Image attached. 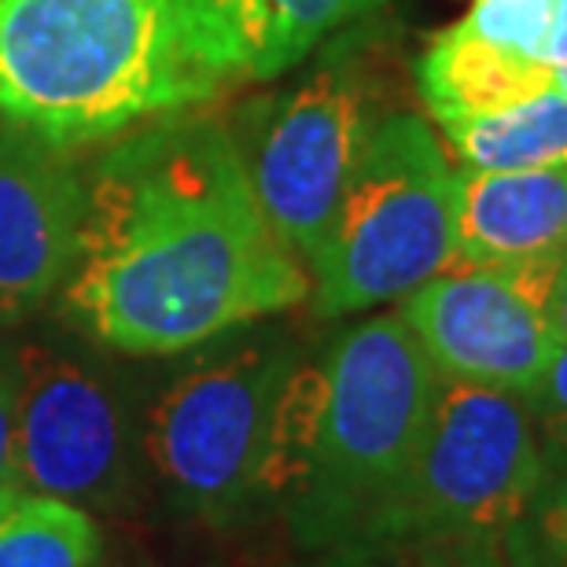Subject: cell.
I'll return each mask as SVG.
<instances>
[{
  "mask_svg": "<svg viewBox=\"0 0 567 567\" xmlns=\"http://www.w3.org/2000/svg\"><path fill=\"white\" fill-rule=\"evenodd\" d=\"M66 306L96 343L163 358L310 299L258 207L236 141L181 118L115 144L89 181Z\"/></svg>",
  "mask_w": 567,
  "mask_h": 567,
  "instance_id": "obj_1",
  "label": "cell"
},
{
  "mask_svg": "<svg viewBox=\"0 0 567 567\" xmlns=\"http://www.w3.org/2000/svg\"><path fill=\"white\" fill-rule=\"evenodd\" d=\"M236 74L210 0H0V115L63 147L196 107Z\"/></svg>",
  "mask_w": 567,
  "mask_h": 567,
  "instance_id": "obj_2",
  "label": "cell"
},
{
  "mask_svg": "<svg viewBox=\"0 0 567 567\" xmlns=\"http://www.w3.org/2000/svg\"><path fill=\"white\" fill-rule=\"evenodd\" d=\"M439 372L399 310L302 361L284 416L277 513L306 553H361L413 468Z\"/></svg>",
  "mask_w": 567,
  "mask_h": 567,
  "instance_id": "obj_3",
  "label": "cell"
},
{
  "mask_svg": "<svg viewBox=\"0 0 567 567\" xmlns=\"http://www.w3.org/2000/svg\"><path fill=\"white\" fill-rule=\"evenodd\" d=\"M214 343L141 410L137 453L169 508L233 527L277 508L284 416L306 358L277 328Z\"/></svg>",
  "mask_w": 567,
  "mask_h": 567,
  "instance_id": "obj_4",
  "label": "cell"
},
{
  "mask_svg": "<svg viewBox=\"0 0 567 567\" xmlns=\"http://www.w3.org/2000/svg\"><path fill=\"white\" fill-rule=\"evenodd\" d=\"M453 169L421 115H380L310 262L324 321L405 299L457 262Z\"/></svg>",
  "mask_w": 567,
  "mask_h": 567,
  "instance_id": "obj_5",
  "label": "cell"
},
{
  "mask_svg": "<svg viewBox=\"0 0 567 567\" xmlns=\"http://www.w3.org/2000/svg\"><path fill=\"white\" fill-rule=\"evenodd\" d=\"M542 475L527 399L439 377L413 468L369 530L361 557H421L457 542H502Z\"/></svg>",
  "mask_w": 567,
  "mask_h": 567,
  "instance_id": "obj_6",
  "label": "cell"
},
{
  "mask_svg": "<svg viewBox=\"0 0 567 567\" xmlns=\"http://www.w3.org/2000/svg\"><path fill=\"white\" fill-rule=\"evenodd\" d=\"M377 118L372 78L339 52L299 85L258 100L233 137L266 221L302 266L313 262Z\"/></svg>",
  "mask_w": 567,
  "mask_h": 567,
  "instance_id": "obj_7",
  "label": "cell"
},
{
  "mask_svg": "<svg viewBox=\"0 0 567 567\" xmlns=\"http://www.w3.org/2000/svg\"><path fill=\"white\" fill-rule=\"evenodd\" d=\"M11 483L115 508L137 475V413L104 365L44 339L11 350Z\"/></svg>",
  "mask_w": 567,
  "mask_h": 567,
  "instance_id": "obj_8",
  "label": "cell"
},
{
  "mask_svg": "<svg viewBox=\"0 0 567 567\" xmlns=\"http://www.w3.org/2000/svg\"><path fill=\"white\" fill-rule=\"evenodd\" d=\"M553 258L453 262L399 306L439 377L527 399L557 347L549 321Z\"/></svg>",
  "mask_w": 567,
  "mask_h": 567,
  "instance_id": "obj_9",
  "label": "cell"
},
{
  "mask_svg": "<svg viewBox=\"0 0 567 567\" xmlns=\"http://www.w3.org/2000/svg\"><path fill=\"white\" fill-rule=\"evenodd\" d=\"M85 196L71 147L0 118V324L41 310L71 277Z\"/></svg>",
  "mask_w": 567,
  "mask_h": 567,
  "instance_id": "obj_10",
  "label": "cell"
},
{
  "mask_svg": "<svg viewBox=\"0 0 567 567\" xmlns=\"http://www.w3.org/2000/svg\"><path fill=\"white\" fill-rule=\"evenodd\" d=\"M457 262L505 266L557 258L567 247V166L453 174Z\"/></svg>",
  "mask_w": 567,
  "mask_h": 567,
  "instance_id": "obj_11",
  "label": "cell"
},
{
  "mask_svg": "<svg viewBox=\"0 0 567 567\" xmlns=\"http://www.w3.org/2000/svg\"><path fill=\"white\" fill-rule=\"evenodd\" d=\"M383 0H210L244 78H277Z\"/></svg>",
  "mask_w": 567,
  "mask_h": 567,
  "instance_id": "obj_12",
  "label": "cell"
},
{
  "mask_svg": "<svg viewBox=\"0 0 567 567\" xmlns=\"http://www.w3.org/2000/svg\"><path fill=\"white\" fill-rule=\"evenodd\" d=\"M464 169L516 174L567 166V96L542 93L516 107L439 122Z\"/></svg>",
  "mask_w": 567,
  "mask_h": 567,
  "instance_id": "obj_13",
  "label": "cell"
},
{
  "mask_svg": "<svg viewBox=\"0 0 567 567\" xmlns=\"http://www.w3.org/2000/svg\"><path fill=\"white\" fill-rule=\"evenodd\" d=\"M104 538L89 508L0 486V567H96Z\"/></svg>",
  "mask_w": 567,
  "mask_h": 567,
  "instance_id": "obj_14",
  "label": "cell"
},
{
  "mask_svg": "<svg viewBox=\"0 0 567 567\" xmlns=\"http://www.w3.org/2000/svg\"><path fill=\"white\" fill-rule=\"evenodd\" d=\"M508 567H567V464H542L527 505L502 535Z\"/></svg>",
  "mask_w": 567,
  "mask_h": 567,
  "instance_id": "obj_15",
  "label": "cell"
},
{
  "mask_svg": "<svg viewBox=\"0 0 567 567\" xmlns=\"http://www.w3.org/2000/svg\"><path fill=\"white\" fill-rule=\"evenodd\" d=\"M527 410L530 421H535L542 464H567V343L564 339H557L538 383L530 388Z\"/></svg>",
  "mask_w": 567,
  "mask_h": 567,
  "instance_id": "obj_16",
  "label": "cell"
},
{
  "mask_svg": "<svg viewBox=\"0 0 567 567\" xmlns=\"http://www.w3.org/2000/svg\"><path fill=\"white\" fill-rule=\"evenodd\" d=\"M416 567H508L502 542H457L416 557Z\"/></svg>",
  "mask_w": 567,
  "mask_h": 567,
  "instance_id": "obj_17",
  "label": "cell"
},
{
  "mask_svg": "<svg viewBox=\"0 0 567 567\" xmlns=\"http://www.w3.org/2000/svg\"><path fill=\"white\" fill-rule=\"evenodd\" d=\"M11 402H16L11 354L0 350V486H11Z\"/></svg>",
  "mask_w": 567,
  "mask_h": 567,
  "instance_id": "obj_18",
  "label": "cell"
},
{
  "mask_svg": "<svg viewBox=\"0 0 567 567\" xmlns=\"http://www.w3.org/2000/svg\"><path fill=\"white\" fill-rule=\"evenodd\" d=\"M553 85L567 96V0H553Z\"/></svg>",
  "mask_w": 567,
  "mask_h": 567,
  "instance_id": "obj_19",
  "label": "cell"
},
{
  "mask_svg": "<svg viewBox=\"0 0 567 567\" xmlns=\"http://www.w3.org/2000/svg\"><path fill=\"white\" fill-rule=\"evenodd\" d=\"M549 321L557 339L567 343V247L553 258V284H549Z\"/></svg>",
  "mask_w": 567,
  "mask_h": 567,
  "instance_id": "obj_20",
  "label": "cell"
},
{
  "mask_svg": "<svg viewBox=\"0 0 567 567\" xmlns=\"http://www.w3.org/2000/svg\"><path fill=\"white\" fill-rule=\"evenodd\" d=\"M277 567H388V560L361 557V553H313L310 560H299V564H277Z\"/></svg>",
  "mask_w": 567,
  "mask_h": 567,
  "instance_id": "obj_21",
  "label": "cell"
}]
</instances>
